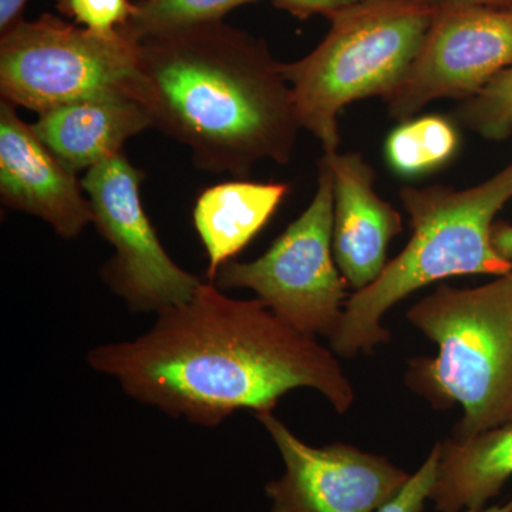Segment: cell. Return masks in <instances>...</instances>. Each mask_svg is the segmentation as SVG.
I'll return each mask as SVG.
<instances>
[{
  "label": "cell",
  "instance_id": "6da1fadb",
  "mask_svg": "<svg viewBox=\"0 0 512 512\" xmlns=\"http://www.w3.org/2000/svg\"><path fill=\"white\" fill-rule=\"evenodd\" d=\"M130 342L90 350L87 362L137 402L215 427L238 410L272 412L291 390L313 389L339 414L355 390L333 350L293 328L259 299L237 301L212 282L158 312Z\"/></svg>",
  "mask_w": 512,
  "mask_h": 512
},
{
  "label": "cell",
  "instance_id": "7a4b0ae2",
  "mask_svg": "<svg viewBox=\"0 0 512 512\" xmlns=\"http://www.w3.org/2000/svg\"><path fill=\"white\" fill-rule=\"evenodd\" d=\"M133 97L201 170L247 178L292 160L301 124L281 64L222 20L143 40Z\"/></svg>",
  "mask_w": 512,
  "mask_h": 512
},
{
  "label": "cell",
  "instance_id": "3957f363",
  "mask_svg": "<svg viewBox=\"0 0 512 512\" xmlns=\"http://www.w3.org/2000/svg\"><path fill=\"white\" fill-rule=\"evenodd\" d=\"M512 198V163L468 190L433 185L404 187L400 200L412 224L409 244L372 285L345 303L329 339L336 356L372 355L390 340L384 315L413 292L441 279L510 274L512 264L495 251L494 218Z\"/></svg>",
  "mask_w": 512,
  "mask_h": 512
},
{
  "label": "cell",
  "instance_id": "277c9868",
  "mask_svg": "<svg viewBox=\"0 0 512 512\" xmlns=\"http://www.w3.org/2000/svg\"><path fill=\"white\" fill-rule=\"evenodd\" d=\"M406 316L437 355L410 360L404 380L436 409H463L451 439L512 423V272L477 288L440 285Z\"/></svg>",
  "mask_w": 512,
  "mask_h": 512
},
{
  "label": "cell",
  "instance_id": "5b68a950",
  "mask_svg": "<svg viewBox=\"0 0 512 512\" xmlns=\"http://www.w3.org/2000/svg\"><path fill=\"white\" fill-rule=\"evenodd\" d=\"M437 8L420 0H362L329 16L332 28L311 55L281 64L299 124L325 154L338 151L340 111L367 97L386 99L399 86Z\"/></svg>",
  "mask_w": 512,
  "mask_h": 512
},
{
  "label": "cell",
  "instance_id": "8992f818",
  "mask_svg": "<svg viewBox=\"0 0 512 512\" xmlns=\"http://www.w3.org/2000/svg\"><path fill=\"white\" fill-rule=\"evenodd\" d=\"M138 56L140 43L120 30L101 36L50 13L20 19L0 37V93L39 116L74 101L133 97Z\"/></svg>",
  "mask_w": 512,
  "mask_h": 512
},
{
  "label": "cell",
  "instance_id": "52a82bcc",
  "mask_svg": "<svg viewBox=\"0 0 512 512\" xmlns=\"http://www.w3.org/2000/svg\"><path fill=\"white\" fill-rule=\"evenodd\" d=\"M333 177L320 160L318 188L309 207L251 262L229 261L212 284L245 288L305 335L332 338L346 303L345 278L332 248Z\"/></svg>",
  "mask_w": 512,
  "mask_h": 512
},
{
  "label": "cell",
  "instance_id": "ba28073f",
  "mask_svg": "<svg viewBox=\"0 0 512 512\" xmlns=\"http://www.w3.org/2000/svg\"><path fill=\"white\" fill-rule=\"evenodd\" d=\"M144 175L123 153L94 165L82 181L93 224L114 248L101 278L133 312H161L190 301L202 284L161 245L140 198Z\"/></svg>",
  "mask_w": 512,
  "mask_h": 512
},
{
  "label": "cell",
  "instance_id": "9c48e42d",
  "mask_svg": "<svg viewBox=\"0 0 512 512\" xmlns=\"http://www.w3.org/2000/svg\"><path fill=\"white\" fill-rule=\"evenodd\" d=\"M512 66V6H439L419 53L384 99L394 120L436 99H470Z\"/></svg>",
  "mask_w": 512,
  "mask_h": 512
},
{
  "label": "cell",
  "instance_id": "30bf717a",
  "mask_svg": "<svg viewBox=\"0 0 512 512\" xmlns=\"http://www.w3.org/2000/svg\"><path fill=\"white\" fill-rule=\"evenodd\" d=\"M255 417L285 463L284 476L266 484L272 512H377L412 476L389 458L342 441L309 446L272 412Z\"/></svg>",
  "mask_w": 512,
  "mask_h": 512
},
{
  "label": "cell",
  "instance_id": "8fae6325",
  "mask_svg": "<svg viewBox=\"0 0 512 512\" xmlns=\"http://www.w3.org/2000/svg\"><path fill=\"white\" fill-rule=\"evenodd\" d=\"M9 101L0 103V197L6 207L35 215L60 237L73 239L93 222L82 183L25 123Z\"/></svg>",
  "mask_w": 512,
  "mask_h": 512
},
{
  "label": "cell",
  "instance_id": "7c38bea8",
  "mask_svg": "<svg viewBox=\"0 0 512 512\" xmlns=\"http://www.w3.org/2000/svg\"><path fill=\"white\" fill-rule=\"evenodd\" d=\"M333 177L332 248L340 274L362 291L386 268L390 242L403 231L399 212L375 190V171L356 153L322 157Z\"/></svg>",
  "mask_w": 512,
  "mask_h": 512
},
{
  "label": "cell",
  "instance_id": "4fadbf2b",
  "mask_svg": "<svg viewBox=\"0 0 512 512\" xmlns=\"http://www.w3.org/2000/svg\"><path fill=\"white\" fill-rule=\"evenodd\" d=\"M32 126L57 158L77 173L120 154L128 138L151 127V119L140 101L111 94L47 111Z\"/></svg>",
  "mask_w": 512,
  "mask_h": 512
},
{
  "label": "cell",
  "instance_id": "5bb4252c",
  "mask_svg": "<svg viewBox=\"0 0 512 512\" xmlns=\"http://www.w3.org/2000/svg\"><path fill=\"white\" fill-rule=\"evenodd\" d=\"M439 468L430 501L437 512L488 507L512 478V423L471 439L440 441Z\"/></svg>",
  "mask_w": 512,
  "mask_h": 512
},
{
  "label": "cell",
  "instance_id": "9a60e30c",
  "mask_svg": "<svg viewBox=\"0 0 512 512\" xmlns=\"http://www.w3.org/2000/svg\"><path fill=\"white\" fill-rule=\"evenodd\" d=\"M289 185L232 181L208 188L194 208V225L208 255L210 282L271 220Z\"/></svg>",
  "mask_w": 512,
  "mask_h": 512
},
{
  "label": "cell",
  "instance_id": "2e32d148",
  "mask_svg": "<svg viewBox=\"0 0 512 512\" xmlns=\"http://www.w3.org/2000/svg\"><path fill=\"white\" fill-rule=\"evenodd\" d=\"M460 148L456 124L439 114L402 121L384 143V156L394 173L414 178L450 163Z\"/></svg>",
  "mask_w": 512,
  "mask_h": 512
},
{
  "label": "cell",
  "instance_id": "e0dca14e",
  "mask_svg": "<svg viewBox=\"0 0 512 512\" xmlns=\"http://www.w3.org/2000/svg\"><path fill=\"white\" fill-rule=\"evenodd\" d=\"M256 0H141L119 29L134 42L224 19L231 10Z\"/></svg>",
  "mask_w": 512,
  "mask_h": 512
},
{
  "label": "cell",
  "instance_id": "ac0fdd59",
  "mask_svg": "<svg viewBox=\"0 0 512 512\" xmlns=\"http://www.w3.org/2000/svg\"><path fill=\"white\" fill-rule=\"evenodd\" d=\"M456 119L487 140L503 141L512 134V66L494 77L457 107Z\"/></svg>",
  "mask_w": 512,
  "mask_h": 512
},
{
  "label": "cell",
  "instance_id": "d6986e66",
  "mask_svg": "<svg viewBox=\"0 0 512 512\" xmlns=\"http://www.w3.org/2000/svg\"><path fill=\"white\" fill-rule=\"evenodd\" d=\"M56 8L90 32L111 36L136 10L130 0H56Z\"/></svg>",
  "mask_w": 512,
  "mask_h": 512
},
{
  "label": "cell",
  "instance_id": "ffe728a7",
  "mask_svg": "<svg viewBox=\"0 0 512 512\" xmlns=\"http://www.w3.org/2000/svg\"><path fill=\"white\" fill-rule=\"evenodd\" d=\"M440 447L434 444L419 470L410 476L400 493L377 512H423L436 484Z\"/></svg>",
  "mask_w": 512,
  "mask_h": 512
},
{
  "label": "cell",
  "instance_id": "44dd1931",
  "mask_svg": "<svg viewBox=\"0 0 512 512\" xmlns=\"http://www.w3.org/2000/svg\"><path fill=\"white\" fill-rule=\"evenodd\" d=\"M359 2L362 0H274L279 9H284L301 19L309 18L316 13L332 16L333 13Z\"/></svg>",
  "mask_w": 512,
  "mask_h": 512
},
{
  "label": "cell",
  "instance_id": "7402d4cb",
  "mask_svg": "<svg viewBox=\"0 0 512 512\" xmlns=\"http://www.w3.org/2000/svg\"><path fill=\"white\" fill-rule=\"evenodd\" d=\"M493 245L495 251L512 264V225L507 222L494 224ZM512 272V271H511Z\"/></svg>",
  "mask_w": 512,
  "mask_h": 512
},
{
  "label": "cell",
  "instance_id": "603a6c76",
  "mask_svg": "<svg viewBox=\"0 0 512 512\" xmlns=\"http://www.w3.org/2000/svg\"><path fill=\"white\" fill-rule=\"evenodd\" d=\"M26 2L28 0H0V30L2 32L22 19Z\"/></svg>",
  "mask_w": 512,
  "mask_h": 512
},
{
  "label": "cell",
  "instance_id": "cb8c5ba5",
  "mask_svg": "<svg viewBox=\"0 0 512 512\" xmlns=\"http://www.w3.org/2000/svg\"><path fill=\"white\" fill-rule=\"evenodd\" d=\"M439 2L441 6H512V0H439Z\"/></svg>",
  "mask_w": 512,
  "mask_h": 512
},
{
  "label": "cell",
  "instance_id": "d4e9b609",
  "mask_svg": "<svg viewBox=\"0 0 512 512\" xmlns=\"http://www.w3.org/2000/svg\"><path fill=\"white\" fill-rule=\"evenodd\" d=\"M466 512H512V497L504 504L488 505V507L481 508V510H470Z\"/></svg>",
  "mask_w": 512,
  "mask_h": 512
},
{
  "label": "cell",
  "instance_id": "484cf974",
  "mask_svg": "<svg viewBox=\"0 0 512 512\" xmlns=\"http://www.w3.org/2000/svg\"><path fill=\"white\" fill-rule=\"evenodd\" d=\"M420 2H429V0H420Z\"/></svg>",
  "mask_w": 512,
  "mask_h": 512
}]
</instances>
